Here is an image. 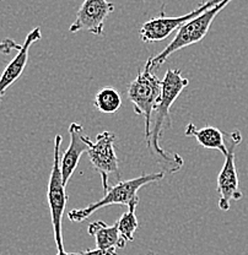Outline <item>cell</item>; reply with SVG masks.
<instances>
[{
    "label": "cell",
    "instance_id": "obj_11",
    "mask_svg": "<svg viewBox=\"0 0 248 255\" xmlns=\"http://www.w3.org/2000/svg\"><path fill=\"white\" fill-rule=\"evenodd\" d=\"M42 38L41 27L33 28L30 33L26 37L23 44H21V48L17 50V54L14 59L7 64L6 68L2 71L1 76H0V101L5 96L6 90L17 81V79L22 75L23 70H25L26 65L28 62V53H30L31 47L33 46L36 42H38Z\"/></svg>",
    "mask_w": 248,
    "mask_h": 255
},
{
    "label": "cell",
    "instance_id": "obj_16",
    "mask_svg": "<svg viewBox=\"0 0 248 255\" xmlns=\"http://www.w3.org/2000/svg\"><path fill=\"white\" fill-rule=\"evenodd\" d=\"M65 255H117V249H89V251L78 252V253H66Z\"/></svg>",
    "mask_w": 248,
    "mask_h": 255
},
{
    "label": "cell",
    "instance_id": "obj_14",
    "mask_svg": "<svg viewBox=\"0 0 248 255\" xmlns=\"http://www.w3.org/2000/svg\"><path fill=\"white\" fill-rule=\"evenodd\" d=\"M93 106L98 112L105 114H113L121 108L122 97L114 87H103L93 100Z\"/></svg>",
    "mask_w": 248,
    "mask_h": 255
},
{
    "label": "cell",
    "instance_id": "obj_6",
    "mask_svg": "<svg viewBox=\"0 0 248 255\" xmlns=\"http://www.w3.org/2000/svg\"><path fill=\"white\" fill-rule=\"evenodd\" d=\"M225 142L228 153L225 155V162L218 175L217 191L219 194V207L223 211L230 210L231 201L241 200L244 194L240 190L239 174L235 163V151L242 142V134L240 130L225 132Z\"/></svg>",
    "mask_w": 248,
    "mask_h": 255
},
{
    "label": "cell",
    "instance_id": "obj_1",
    "mask_svg": "<svg viewBox=\"0 0 248 255\" xmlns=\"http://www.w3.org/2000/svg\"><path fill=\"white\" fill-rule=\"evenodd\" d=\"M189 80L183 78L182 73L178 69H169L162 79L161 95L153 112V121H151L150 137L146 141L151 156L167 173H176L183 167V158L178 153H172L165 151L160 145V139L164 134L165 129L170 128L171 122L170 110L178 96L187 89Z\"/></svg>",
    "mask_w": 248,
    "mask_h": 255
},
{
    "label": "cell",
    "instance_id": "obj_5",
    "mask_svg": "<svg viewBox=\"0 0 248 255\" xmlns=\"http://www.w3.org/2000/svg\"><path fill=\"white\" fill-rule=\"evenodd\" d=\"M60 145H62V135L54 137V148H53V164L49 173V180L47 187V201L49 206L50 221H52L53 235L57 246V255H65L63 243V216L65 210L68 195L66 187L63 183L62 171H60Z\"/></svg>",
    "mask_w": 248,
    "mask_h": 255
},
{
    "label": "cell",
    "instance_id": "obj_18",
    "mask_svg": "<svg viewBox=\"0 0 248 255\" xmlns=\"http://www.w3.org/2000/svg\"><path fill=\"white\" fill-rule=\"evenodd\" d=\"M148 255H155V254H154V253H153V252H149V253H148Z\"/></svg>",
    "mask_w": 248,
    "mask_h": 255
},
{
    "label": "cell",
    "instance_id": "obj_12",
    "mask_svg": "<svg viewBox=\"0 0 248 255\" xmlns=\"http://www.w3.org/2000/svg\"><path fill=\"white\" fill-rule=\"evenodd\" d=\"M185 135L188 137H194L202 147L209 148V150H218L224 156L228 153L225 131H221L218 128L207 126L199 129L193 123H189L186 128Z\"/></svg>",
    "mask_w": 248,
    "mask_h": 255
},
{
    "label": "cell",
    "instance_id": "obj_13",
    "mask_svg": "<svg viewBox=\"0 0 248 255\" xmlns=\"http://www.w3.org/2000/svg\"><path fill=\"white\" fill-rule=\"evenodd\" d=\"M89 233L95 237L96 247L100 249H122L127 246V242L119 233L118 226H108L103 221H96L90 223Z\"/></svg>",
    "mask_w": 248,
    "mask_h": 255
},
{
    "label": "cell",
    "instance_id": "obj_9",
    "mask_svg": "<svg viewBox=\"0 0 248 255\" xmlns=\"http://www.w3.org/2000/svg\"><path fill=\"white\" fill-rule=\"evenodd\" d=\"M113 11L114 4L108 0H84L69 31L71 33L86 31L95 36H102L106 20Z\"/></svg>",
    "mask_w": 248,
    "mask_h": 255
},
{
    "label": "cell",
    "instance_id": "obj_15",
    "mask_svg": "<svg viewBox=\"0 0 248 255\" xmlns=\"http://www.w3.org/2000/svg\"><path fill=\"white\" fill-rule=\"evenodd\" d=\"M137 209L133 207V209H128L127 212H124L119 220L117 221V226H118L119 233H121L122 237L124 238V241L127 242H133L134 241V233L135 231L139 227V222L137 219Z\"/></svg>",
    "mask_w": 248,
    "mask_h": 255
},
{
    "label": "cell",
    "instance_id": "obj_10",
    "mask_svg": "<svg viewBox=\"0 0 248 255\" xmlns=\"http://www.w3.org/2000/svg\"><path fill=\"white\" fill-rule=\"evenodd\" d=\"M70 143L69 147L60 156V171L64 185H68V182L73 177L76 167H78L82 153H87L92 140L84 134V127L79 123H71L69 127Z\"/></svg>",
    "mask_w": 248,
    "mask_h": 255
},
{
    "label": "cell",
    "instance_id": "obj_3",
    "mask_svg": "<svg viewBox=\"0 0 248 255\" xmlns=\"http://www.w3.org/2000/svg\"><path fill=\"white\" fill-rule=\"evenodd\" d=\"M151 58H149L143 70L138 71L137 78L130 82L128 87V98L132 102L134 112L141 116L145 122L144 127V137L148 141L151 131V121L153 112L157 100L161 95L162 80L153 73Z\"/></svg>",
    "mask_w": 248,
    "mask_h": 255
},
{
    "label": "cell",
    "instance_id": "obj_7",
    "mask_svg": "<svg viewBox=\"0 0 248 255\" xmlns=\"http://www.w3.org/2000/svg\"><path fill=\"white\" fill-rule=\"evenodd\" d=\"M223 1V0H207V1L202 2L194 10L186 15L177 16V17H170L165 12V6L161 7V11L157 17H153L148 20L146 22L143 23L141 26L139 34L140 39L145 43H154V42H161L166 39L173 33V31L178 30L182 25L188 22L197 15H199L204 10L209 9V7L214 6L218 2Z\"/></svg>",
    "mask_w": 248,
    "mask_h": 255
},
{
    "label": "cell",
    "instance_id": "obj_4",
    "mask_svg": "<svg viewBox=\"0 0 248 255\" xmlns=\"http://www.w3.org/2000/svg\"><path fill=\"white\" fill-rule=\"evenodd\" d=\"M231 1L233 0H223V1L218 2L214 6L204 10L201 14L197 15L196 17H193L188 22H186L185 25L181 26L178 28L176 36L167 44L166 48L162 52H160L159 54L155 55V57H150L153 69L160 68L162 64L166 62L167 58L175 52H177V50H181L183 48L192 46V44L198 43L202 39H204V37L207 36V33L210 30V26H212L213 21L215 20L219 12L225 9L226 5L230 4Z\"/></svg>",
    "mask_w": 248,
    "mask_h": 255
},
{
    "label": "cell",
    "instance_id": "obj_2",
    "mask_svg": "<svg viewBox=\"0 0 248 255\" xmlns=\"http://www.w3.org/2000/svg\"><path fill=\"white\" fill-rule=\"evenodd\" d=\"M164 178L165 172H155V173L141 174L140 177L123 180V182L119 180L116 185L108 188L105 191V194H103L100 200L95 201V203L85 207H81V209L71 210L68 214L69 220L73 222H82L89 219L93 212L97 211V210L111 205H123L127 206L128 209H133V207L137 209L138 204H139L138 191L145 185L159 182Z\"/></svg>",
    "mask_w": 248,
    "mask_h": 255
},
{
    "label": "cell",
    "instance_id": "obj_8",
    "mask_svg": "<svg viewBox=\"0 0 248 255\" xmlns=\"http://www.w3.org/2000/svg\"><path fill=\"white\" fill-rule=\"evenodd\" d=\"M114 141H116L114 132L106 130L96 136V140L92 141L87 151L93 169L100 174L101 180H102L103 191L109 188V174L116 175L118 182L121 180V172H119L118 157L114 150Z\"/></svg>",
    "mask_w": 248,
    "mask_h": 255
},
{
    "label": "cell",
    "instance_id": "obj_17",
    "mask_svg": "<svg viewBox=\"0 0 248 255\" xmlns=\"http://www.w3.org/2000/svg\"><path fill=\"white\" fill-rule=\"evenodd\" d=\"M21 48V44H17L14 39L5 38L4 41L0 42V54H10L12 50H18Z\"/></svg>",
    "mask_w": 248,
    "mask_h": 255
}]
</instances>
